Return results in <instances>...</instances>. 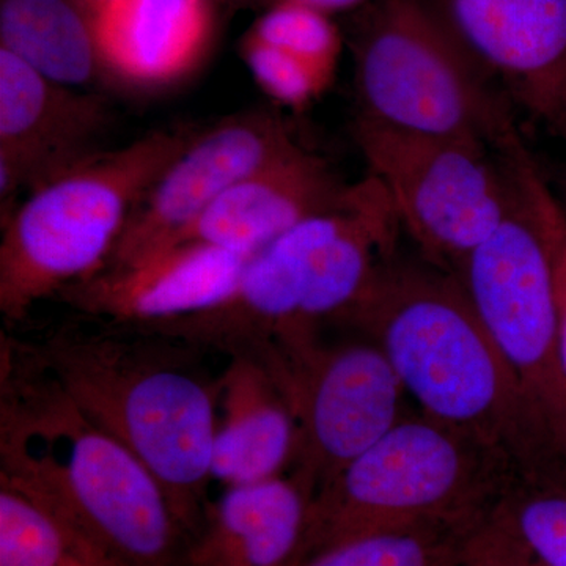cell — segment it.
I'll return each instance as SVG.
<instances>
[{
	"mask_svg": "<svg viewBox=\"0 0 566 566\" xmlns=\"http://www.w3.org/2000/svg\"><path fill=\"white\" fill-rule=\"evenodd\" d=\"M0 483L39 502L107 566H174L185 526L139 458L93 423L39 352L2 340Z\"/></svg>",
	"mask_w": 566,
	"mask_h": 566,
	"instance_id": "6da1fadb",
	"label": "cell"
},
{
	"mask_svg": "<svg viewBox=\"0 0 566 566\" xmlns=\"http://www.w3.org/2000/svg\"><path fill=\"white\" fill-rule=\"evenodd\" d=\"M401 230L389 196L368 175L344 202L297 223L252 256L232 294L210 311L137 327L234 356L315 337L359 303Z\"/></svg>",
	"mask_w": 566,
	"mask_h": 566,
	"instance_id": "3957f363",
	"label": "cell"
},
{
	"mask_svg": "<svg viewBox=\"0 0 566 566\" xmlns=\"http://www.w3.org/2000/svg\"><path fill=\"white\" fill-rule=\"evenodd\" d=\"M457 566H547L495 512L463 535Z\"/></svg>",
	"mask_w": 566,
	"mask_h": 566,
	"instance_id": "484cf974",
	"label": "cell"
},
{
	"mask_svg": "<svg viewBox=\"0 0 566 566\" xmlns=\"http://www.w3.org/2000/svg\"><path fill=\"white\" fill-rule=\"evenodd\" d=\"M465 532L444 527L375 532L316 551L297 566H457Z\"/></svg>",
	"mask_w": 566,
	"mask_h": 566,
	"instance_id": "7402d4cb",
	"label": "cell"
},
{
	"mask_svg": "<svg viewBox=\"0 0 566 566\" xmlns=\"http://www.w3.org/2000/svg\"><path fill=\"white\" fill-rule=\"evenodd\" d=\"M497 153L546 248L556 297L558 346L566 370V211L515 123L499 140Z\"/></svg>",
	"mask_w": 566,
	"mask_h": 566,
	"instance_id": "44dd1931",
	"label": "cell"
},
{
	"mask_svg": "<svg viewBox=\"0 0 566 566\" xmlns=\"http://www.w3.org/2000/svg\"><path fill=\"white\" fill-rule=\"evenodd\" d=\"M0 50L69 87L107 76L92 14L76 0H0Z\"/></svg>",
	"mask_w": 566,
	"mask_h": 566,
	"instance_id": "d6986e66",
	"label": "cell"
},
{
	"mask_svg": "<svg viewBox=\"0 0 566 566\" xmlns=\"http://www.w3.org/2000/svg\"><path fill=\"white\" fill-rule=\"evenodd\" d=\"M262 2H266L268 6L275 2L301 3V6L312 7V9L324 11V13L334 17V14L338 13H349V11L367 9V7L374 6L379 0H262Z\"/></svg>",
	"mask_w": 566,
	"mask_h": 566,
	"instance_id": "4316f807",
	"label": "cell"
},
{
	"mask_svg": "<svg viewBox=\"0 0 566 566\" xmlns=\"http://www.w3.org/2000/svg\"><path fill=\"white\" fill-rule=\"evenodd\" d=\"M349 188L326 159L304 148L234 185L172 244L203 243L255 255L297 223L337 208Z\"/></svg>",
	"mask_w": 566,
	"mask_h": 566,
	"instance_id": "9a60e30c",
	"label": "cell"
},
{
	"mask_svg": "<svg viewBox=\"0 0 566 566\" xmlns=\"http://www.w3.org/2000/svg\"><path fill=\"white\" fill-rule=\"evenodd\" d=\"M374 342L420 412L490 449L521 482H566L542 420L452 273L389 256L342 318Z\"/></svg>",
	"mask_w": 566,
	"mask_h": 566,
	"instance_id": "7a4b0ae2",
	"label": "cell"
},
{
	"mask_svg": "<svg viewBox=\"0 0 566 566\" xmlns=\"http://www.w3.org/2000/svg\"><path fill=\"white\" fill-rule=\"evenodd\" d=\"M304 148L286 118L264 107L199 128L136 205L104 268L172 244L234 185Z\"/></svg>",
	"mask_w": 566,
	"mask_h": 566,
	"instance_id": "8fae6325",
	"label": "cell"
},
{
	"mask_svg": "<svg viewBox=\"0 0 566 566\" xmlns=\"http://www.w3.org/2000/svg\"><path fill=\"white\" fill-rule=\"evenodd\" d=\"M356 13L357 118L495 150L513 120L509 104L428 0H379Z\"/></svg>",
	"mask_w": 566,
	"mask_h": 566,
	"instance_id": "52a82bcc",
	"label": "cell"
},
{
	"mask_svg": "<svg viewBox=\"0 0 566 566\" xmlns=\"http://www.w3.org/2000/svg\"><path fill=\"white\" fill-rule=\"evenodd\" d=\"M493 335L566 468V370L553 274L520 193L493 234L452 273Z\"/></svg>",
	"mask_w": 566,
	"mask_h": 566,
	"instance_id": "30bf717a",
	"label": "cell"
},
{
	"mask_svg": "<svg viewBox=\"0 0 566 566\" xmlns=\"http://www.w3.org/2000/svg\"><path fill=\"white\" fill-rule=\"evenodd\" d=\"M495 512L547 566H566V482H521Z\"/></svg>",
	"mask_w": 566,
	"mask_h": 566,
	"instance_id": "cb8c5ba5",
	"label": "cell"
},
{
	"mask_svg": "<svg viewBox=\"0 0 566 566\" xmlns=\"http://www.w3.org/2000/svg\"><path fill=\"white\" fill-rule=\"evenodd\" d=\"M334 17L293 2L268 6L248 33L314 66L334 81L344 35Z\"/></svg>",
	"mask_w": 566,
	"mask_h": 566,
	"instance_id": "603a6c76",
	"label": "cell"
},
{
	"mask_svg": "<svg viewBox=\"0 0 566 566\" xmlns=\"http://www.w3.org/2000/svg\"><path fill=\"white\" fill-rule=\"evenodd\" d=\"M240 54L253 81L279 106L303 111L333 84L314 66L251 33L241 40Z\"/></svg>",
	"mask_w": 566,
	"mask_h": 566,
	"instance_id": "d4e9b609",
	"label": "cell"
},
{
	"mask_svg": "<svg viewBox=\"0 0 566 566\" xmlns=\"http://www.w3.org/2000/svg\"><path fill=\"white\" fill-rule=\"evenodd\" d=\"M314 490L285 474L229 486L205 510L189 566H297L307 556Z\"/></svg>",
	"mask_w": 566,
	"mask_h": 566,
	"instance_id": "2e32d148",
	"label": "cell"
},
{
	"mask_svg": "<svg viewBox=\"0 0 566 566\" xmlns=\"http://www.w3.org/2000/svg\"><path fill=\"white\" fill-rule=\"evenodd\" d=\"M151 335L62 329L36 352L77 408L147 465L191 528L202 523L212 480L218 381L203 378L170 338Z\"/></svg>",
	"mask_w": 566,
	"mask_h": 566,
	"instance_id": "277c9868",
	"label": "cell"
},
{
	"mask_svg": "<svg viewBox=\"0 0 566 566\" xmlns=\"http://www.w3.org/2000/svg\"><path fill=\"white\" fill-rule=\"evenodd\" d=\"M353 139L368 175L385 188L401 229L423 260L453 273L515 207L502 159L482 142L387 128L354 118Z\"/></svg>",
	"mask_w": 566,
	"mask_h": 566,
	"instance_id": "ba28073f",
	"label": "cell"
},
{
	"mask_svg": "<svg viewBox=\"0 0 566 566\" xmlns=\"http://www.w3.org/2000/svg\"><path fill=\"white\" fill-rule=\"evenodd\" d=\"M0 566H107L50 510L0 483Z\"/></svg>",
	"mask_w": 566,
	"mask_h": 566,
	"instance_id": "ffe728a7",
	"label": "cell"
},
{
	"mask_svg": "<svg viewBox=\"0 0 566 566\" xmlns=\"http://www.w3.org/2000/svg\"><path fill=\"white\" fill-rule=\"evenodd\" d=\"M76 2L80 3L81 7H84L93 18L96 11L104 9L106 6H111V3L117 2V0H76Z\"/></svg>",
	"mask_w": 566,
	"mask_h": 566,
	"instance_id": "83f0119b",
	"label": "cell"
},
{
	"mask_svg": "<svg viewBox=\"0 0 566 566\" xmlns=\"http://www.w3.org/2000/svg\"><path fill=\"white\" fill-rule=\"evenodd\" d=\"M554 191H556L558 200H560L562 205H564L566 211V170L565 172L558 175L556 180V188H554Z\"/></svg>",
	"mask_w": 566,
	"mask_h": 566,
	"instance_id": "f1b7e54d",
	"label": "cell"
},
{
	"mask_svg": "<svg viewBox=\"0 0 566 566\" xmlns=\"http://www.w3.org/2000/svg\"><path fill=\"white\" fill-rule=\"evenodd\" d=\"M111 125L106 99L43 76L0 50V219L91 158Z\"/></svg>",
	"mask_w": 566,
	"mask_h": 566,
	"instance_id": "7c38bea8",
	"label": "cell"
},
{
	"mask_svg": "<svg viewBox=\"0 0 566 566\" xmlns=\"http://www.w3.org/2000/svg\"><path fill=\"white\" fill-rule=\"evenodd\" d=\"M251 356L262 360L292 408L300 434L292 472L314 493L406 416L405 387L368 338L326 345L315 335Z\"/></svg>",
	"mask_w": 566,
	"mask_h": 566,
	"instance_id": "9c48e42d",
	"label": "cell"
},
{
	"mask_svg": "<svg viewBox=\"0 0 566 566\" xmlns=\"http://www.w3.org/2000/svg\"><path fill=\"white\" fill-rule=\"evenodd\" d=\"M300 434L292 408L262 360L230 356L218 379L211 475L227 488L292 472Z\"/></svg>",
	"mask_w": 566,
	"mask_h": 566,
	"instance_id": "ac0fdd59",
	"label": "cell"
},
{
	"mask_svg": "<svg viewBox=\"0 0 566 566\" xmlns=\"http://www.w3.org/2000/svg\"><path fill=\"white\" fill-rule=\"evenodd\" d=\"M252 256L211 244L178 243L123 266L104 268L62 294L84 314L151 326L222 304Z\"/></svg>",
	"mask_w": 566,
	"mask_h": 566,
	"instance_id": "5bb4252c",
	"label": "cell"
},
{
	"mask_svg": "<svg viewBox=\"0 0 566 566\" xmlns=\"http://www.w3.org/2000/svg\"><path fill=\"white\" fill-rule=\"evenodd\" d=\"M199 128L155 129L95 153L31 192L2 222L0 312L21 322L40 301L109 262L134 208Z\"/></svg>",
	"mask_w": 566,
	"mask_h": 566,
	"instance_id": "5b68a950",
	"label": "cell"
},
{
	"mask_svg": "<svg viewBox=\"0 0 566 566\" xmlns=\"http://www.w3.org/2000/svg\"><path fill=\"white\" fill-rule=\"evenodd\" d=\"M222 0H117L93 14L107 76L163 87L181 81L203 61Z\"/></svg>",
	"mask_w": 566,
	"mask_h": 566,
	"instance_id": "e0dca14e",
	"label": "cell"
},
{
	"mask_svg": "<svg viewBox=\"0 0 566 566\" xmlns=\"http://www.w3.org/2000/svg\"><path fill=\"white\" fill-rule=\"evenodd\" d=\"M510 102L566 144V0H428Z\"/></svg>",
	"mask_w": 566,
	"mask_h": 566,
	"instance_id": "4fadbf2b",
	"label": "cell"
},
{
	"mask_svg": "<svg viewBox=\"0 0 566 566\" xmlns=\"http://www.w3.org/2000/svg\"><path fill=\"white\" fill-rule=\"evenodd\" d=\"M516 483L509 465L471 436L422 412L405 416L316 491L307 556L375 532L469 531Z\"/></svg>",
	"mask_w": 566,
	"mask_h": 566,
	"instance_id": "8992f818",
	"label": "cell"
}]
</instances>
